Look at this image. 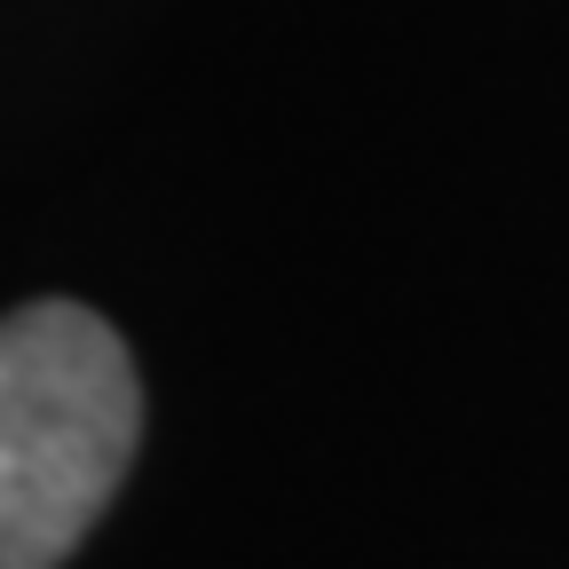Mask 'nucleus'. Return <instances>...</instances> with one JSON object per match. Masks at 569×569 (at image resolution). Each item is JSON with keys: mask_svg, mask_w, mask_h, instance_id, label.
I'll return each instance as SVG.
<instances>
[{"mask_svg": "<svg viewBox=\"0 0 569 569\" xmlns=\"http://www.w3.org/2000/svg\"><path fill=\"white\" fill-rule=\"evenodd\" d=\"M142 388L127 340L80 301L0 317V569H56L127 482Z\"/></svg>", "mask_w": 569, "mask_h": 569, "instance_id": "nucleus-1", "label": "nucleus"}]
</instances>
